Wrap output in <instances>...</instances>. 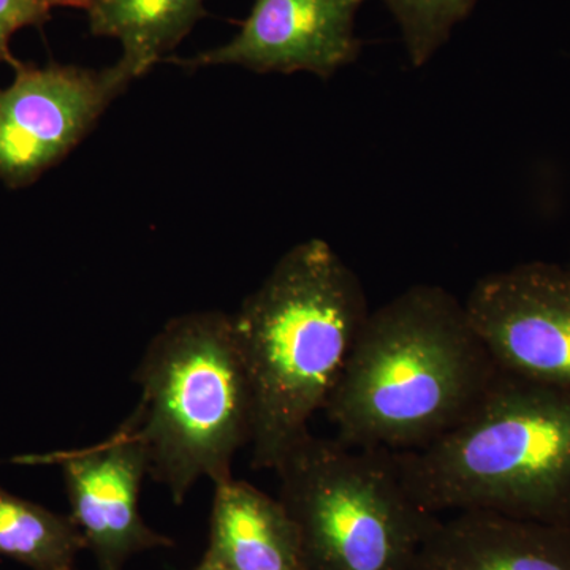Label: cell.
Segmentation results:
<instances>
[{"label": "cell", "instance_id": "cell-1", "mask_svg": "<svg viewBox=\"0 0 570 570\" xmlns=\"http://www.w3.org/2000/svg\"><path fill=\"white\" fill-rule=\"evenodd\" d=\"M499 374L464 303L414 285L367 314L324 412L348 448L411 452L463 423Z\"/></svg>", "mask_w": 570, "mask_h": 570}, {"label": "cell", "instance_id": "cell-2", "mask_svg": "<svg viewBox=\"0 0 570 570\" xmlns=\"http://www.w3.org/2000/svg\"><path fill=\"white\" fill-rule=\"evenodd\" d=\"M358 277L324 239L277 262L232 316L249 385L250 464L275 471L324 411L367 317Z\"/></svg>", "mask_w": 570, "mask_h": 570}, {"label": "cell", "instance_id": "cell-3", "mask_svg": "<svg viewBox=\"0 0 570 570\" xmlns=\"http://www.w3.org/2000/svg\"><path fill=\"white\" fill-rule=\"evenodd\" d=\"M393 453L407 493L434 515L489 510L570 527V389L501 371L463 423Z\"/></svg>", "mask_w": 570, "mask_h": 570}, {"label": "cell", "instance_id": "cell-4", "mask_svg": "<svg viewBox=\"0 0 570 570\" xmlns=\"http://www.w3.org/2000/svg\"><path fill=\"white\" fill-rule=\"evenodd\" d=\"M134 382L141 396L127 420L146 450L148 478L174 504L200 479L234 478L235 455L250 441V395L232 316L205 311L168 321Z\"/></svg>", "mask_w": 570, "mask_h": 570}, {"label": "cell", "instance_id": "cell-5", "mask_svg": "<svg viewBox=\"0 0 570 570\" xmlns=\"http://www.w3.org/2000/svg\"><path fill=\"white\" fill-rule=\"evenodd\" d=\"M303 570H415L439 517L407 493L387 450L307 433L275 469Z\"/></svg>", "mask_w": 570, "mask_h": 570}, {"label": "cell", "instance_id": "cell-6", "mask_svg": "<svg viewBox=\"0 0 570 570\" xmlns=\"http://www.w3.org/2000/svg\"><path fill=\"white\" fill-rule=\"evenodd\" d=\"M13 81L0 88V181L24 189L91 132L132 82L118 66L102 70L17 61Z\"/></svg>", "mask_w": 570, "mask_h": 570}, {"label": "cell", "instance_id": "cell-7", "mask_svg": "<svg viewBox=\"0 0 570 570\" xmlns=\"http://www.w3.org/2000/svg\"><path fill=\"white\" fill-rule=\"evenodd\" d=\"M469 321L504 373L570 389V268L530 262L469 292Z\"/></svg>", "mask_w": 570, "mask_h": 570}, {"label": "cell", "instance_id": "cell-8", "mask_svg": "<svg viewBox=\"0 0 570 570\" xmlns=\"http://www.w3.org/2000/svg\"><path fill=\"white\" fill-rule=\"evenodd\" d=\"M10 463L61 469L69 517L92 551L99 570H124L135 554L171 549L174 540L146 524L140 512L148 460L129 420L89 448L14 456Z\"/></svg>", "mask_w": 570, "mask_h": 570}, {"label": "cell", "instance_id": "cell-9", "mask_svg": "<svg viewBox=\"0 0 570 570\" xmlns=\"http://www.w3.org/2000/svg\"><path fill=\"white\" fill-rule=\"evenodd\" d=\"M365 0H254L249 17L223 47L175 59L187 69L238 66L255 73L309 71L328 80L362 51L355 18Z\"/></svg>", "mask_w": 570, "mask_h": 570}, {"label": "cell", "instance_id": "cell-10", "mask_svg": "<svg viewBox=\"0 0 570 570\" xmlns=\"http://www.w3.org/2000/svg\"><path fill=\"white\" fill-rule=\"evenodd\" d=\"M415 570H570V527L463 510L439 519Z\"/></svg>", "mask_w": 570, "mask_h": 570}, {"label": "cell", "instance_id": "cell-11", "mask_svg": "<svg viewBox=\"0 0 570 570\" xmlns=\"http://www.w3.org/2000/svg\"><path fill=\"white\" fill-rule=\"evenodd\" d=\"M205 557L223 570H303L298 532L281 499L234 478L214 485Z\"/></svg>", "mask_w": 570, "mask_h": 570}, {"label": "cell", "instance_id": "cell-12", "mask_svg": "<svg viewBox=\"0 0 570 570\" xmlns=\"http://www.w3.org/2000/svg\"><path fill=\"white\" fill-rule=\"evenodd\" d=\"M89 31L121 43L116 66L130 78L148 73L204 17V0H86Z\"/></svg>", "mask_w": 570, "mask_h": 570}, {"label": "cell", "instance_id": "cell-13", "mask_svg": "<svg viewBox=\"0 0 570 570\" xmlns=\"http://www.w3.org/2000/svg\"><path fill=\"white\" fill-rule=\"evenodd\" d=\"M86 540L69 515L0 487V557L31 570H75Z\"/></svg>", "mask_w": 570, "mask_h": 570}, {"label": "cell", "instance_id": "cell-14", "mask_svg": "<svg viewBox=\"0 0 570 570\" xmlns=\"http://www.w3.org/2000/svg\"><path fill=\"white\" fill-rule=\"evenodd\" d=\"M401 29L411 63L423 67L466 20L479 0H381Z\"/></svg>", "mask_w": 570, "mask_h": 570}, {"label": "cell", "instance_id": "cell-15", "mask_svg": "<svg viewBox=\"0 0 570 570\" xmlns=\"http://www.w3.org/2000/svg\"><path fill=\"white\" fill-rule=\"evenodd\" d=\"M86 0H0V66L18 61L10 50L14 33L24 28H41L56 9L82 10Z\"/></svg>", "mask_w": 570, "mask_h": 570}, {"label": "cell", "instance_id": "cell-16", "mask_svg": "<svg viewBox=\"0 0 570 570\" xmlns=\"http://www.w3.org/2000/svg\"><path fill=\"white\" fill-rule=\"evenodd\" d=\"M194 570H223L219 568V566L216 564V562H213L209 560V558H202L200 564L197 566Z\"/></svg>", "mask_w": 570, "mask_h": 570}, {"label": "cell", "instance_id": "cell-17", "mask_svg": "<svg viewBox=\"0 0 570 570\" xmlns=\"http://www.w3.org/2000/svg\"><path fill=\"white\" fill-rule=\"evenodd\" d=\"M569 268H570V264H569Z\"/></svg>", "mask_w": 570, "mask_h": 570}]
</instances>
